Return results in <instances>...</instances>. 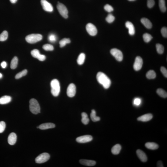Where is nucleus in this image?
Wrapping results in <instances>:
<instances>
[{"instance_id":"nucleus-1","label":"nucleus","mask_w":167,"mask_h":167,"mask_svg":"<svg viewBox=\"0 0 167 167\" xmlns=\"http://www.w3.org/2000/svg\"><path fill=\"white\" fill-rule=\"evenodd\" d=\"M96 78L98 82L105 89H108L110 86L111 84V80L103 73L98 72L97 74Z\"/></svg>"},{"instance_id":"nucleus-2","label":"nucleus","mask_w":167,"mask_h":167,"mask_svg":"<svg viewBox=\"0 0 167 167\" xmlns=\"http://www.w3.org/2000/svg\"><path fill=\"white\" fill-rule=\"evenodd\" d=\"M51 93L55 97L58 96L60 92V85L59 83L56 79L52 80L51 83Z\"/></svg>"},{"instance_id":"nucleus-3","label":"nucleus","mask_w":167,"mask_h":167,"mask_svg":"<svg viewBox=\"0 0 167 167\" xmlns=\"http://www.w3.org/2000/svg\"><path fill=\"white\" fill-rule=\"evenodd\" d=\"M29 109L33 114L35 115L40 112V108L36 100L32 98L30 100Z\"/></svg>"},{"instance_id":"nucleus-4","label":"nucleus","mask_w":167,"mask_h":167,"mask_svg":"<svg viewBox=\"0 0 167 167\" xmlns=\"http://www.w3.org/2000/svg\"><path fill=\"white\" fill-rule=\"evenodd\" d=\"M42 36L40 34H32L26 37V40L29 43H35L42 40Z\"/></svg>"},{"instance_id":"nucleus-5","label":"nucleus","mask_w":167,"mask_h":167,"mask_svg":"<svg viewBox=\"0 0 167 167\" xmlns=\"http://www.w3.org/2000/svg\"><path fill=\"white\" fill-rule=\"evenodd\" d=\"M58 3L57 8L58 12L64 18H68V11L66 7L63 4L58 2Z\"/></svg>"},{"instance_id":"nucleus-6","label":"nucleus","mask_w":167,"mask_h":167,"mask_svg":"<svg viewBox=\"0 0 167 167\" xmlns=\"http://www.w3.org/2000/svg\"><path fill=\"white\" fill-rule=\"evenodd\" d=\"M50 158V155L49 154L44 153L38 155L35 158L36 162L37 163H42L47 162L49 160Z\"/></svg>"},{"instance_id":"nucleus-7","label":"nucleus","mask_w":167,"mask_h":167,"mask_svg":"<svg viewBox=\"0 0 167 167\" xmlns=\"http://www.w3.org/2000/svg\"><path fill=\"white\" fill-rule=\"evenodd\" d=\"M110 52L111 55L115 57L117 60L118 61L122 60L123 55L122 52L120 50L116 48H113L111 50Z\"/></svg>"},{"instance_id":"nucleus-8","label":"nucleus","mask_w":167,"mask_h":167,"mask_svg":"<svg viewBox=\"0 0 167 167\" xmlns=\"http://www.w3.org/2000/svg\"><path fill=\"white\" fill-rule=\"evenodd\" d=\"M86 28L87 32L91 36H95L97 33V30L96 27L92 23H89L87 24Z\"/></svg>"},{"instance_id":"nucleus-9","label":"nucleus","mask_w":167,"mask_h":167,"mask_svg":"<svg viewBox=\"0 0 167 167\" xmlns=\"http://www.w3.org/2000/svg\"><path fill=\"white\" fill-rule=\"evenodd\" d=\"M143 64V61L142 58L140 56H137L135 58L134 63L133 65L134 69L136 71L140 70L142 67Z\"/></svg>"},{"instance_id":"nucleus-10","label":"nucleus","mask_w":167,"mask_h":167,"mask_svg":"<svg viewBox=\"0 0 167 167\" xmlns=\"http://www.w3.org/2000/svg\"><path fill=\"white\" fill-rule=\"evenodd\" d=\"M41 3L44 10L49 12L53 11V8L52 5L46 0H41Z\"/></svg>"},{"instance_id":"nucleus-11","label":"nucleus","mask_w":167,"mask_h":167,"mask_svg":"<svg viewBox=\"0 0 167 167\" xmlns=\"http://www.w3.org/2000/svg\"><path fill=\"white\" fill-rule=\"evenodd\" d=\"M93 139L92 136L89 135H86L81 136L77 138V142L79 143H84L91 142Z\"/></svg>"},{"instance_id":"nucleus-12","label":"nucleus","mask_w":167,"mask_h":167,"mask_svg":"<svg viewBox=\"0 0 167 167\" xmlns=\"http://www.w3.org/2000/svg\"><path fill=\"white\" fill-rule=\"evenodd\" d=\"M31 55L34 57L37 58L40 61L45 60L46 57L44 55H41L38 50L34 49L31 52Z\"/></svg>"},{"instance_id":"nucleus-13","label":"nucleus","mask_w":167,"mask_h":167,"mask_svg":"<svg viewBox=\"0 0 167 167\" xmlns=\"http://www.w3.org/2000/svg\"><path fill=\"white\" fill-rule=\"evenodd\" d=\"M67 95L69 97L72 98L75 96L76 93V87L74 84H70L67 89Z\"/></svg>"},{"instance_id":"nucleus-14","label":"nucleus","mask_w":167,"mask_h":167,"mask_svg":"<svg viewBox=\"0 0 167 167\" xmlns=\"http://www.w3.org/2000/svg\"><path fill=\"white\" fill-rule=\"evenodd\" d=\"M136 153L138 158L142 162H145L147 160V156L143 151L140 149H138L136 151Z\"/></svg>"},{"instance_id":"nucleus-15","label":"nucleus","mask_w":167,"mask_h":167,"mask_svg":"<svg viewBox=\"0 0 167 167\" xmlns=\"http://www.w3.org/2000/svg\"><path fill=\"white\" fill-rule=\"evenodd\" d=\"M153 117V115L152 114H147L139 117L137 118V120L139 121L146 122L151 120Z\"/></svg>"},{"instance_id":"nucleus-16","label":"nucleus","mask_w":167,"mask_h":167,"mask_svg":"<svg viewBox=\"0 0 167 167\" xmlns=\"http://www.w3.org/2000/svg\"><path fill=\"white\" fill-rule=\"evenodd\" d=\"M17 136L15 133L12 132L10 134L8 138V142L9 145H13L16 142Z\"/></svg>"},{"instance_id":"nucleus-17","label":"nucleus","mask_w":167,"mask_h":167,"mask_svg":"<svg viewBox=\"0 0 167 167\" xmlns=\"http://www.w3.org/2000/svg\"><path fill=\"white\" fill-rule=\"evenodd\" d=\"M126 27L128 29V33L129 35H134L135 30L134 27L132 23L127 21L125 24Z\"/></svg>"},{"instance_id":"nucleus-18","label":"nucleus","mask_w":167,"mask_h":167,"mask_svg":"<svg viewBox=\"0 0 167 167\" xmlns=\"http://www.w3.org/2000/svg\"><path fill=\"white\" fill-rule=\"evenodd\" d=\"M55 124L49 123L41 124L38 126L39 129L41 130H46L50 128H55Z\"/></svg>"},{"instance_id":"nucleus-19","label":"nucleus","mask_w":167,"mask_h":167,"mask_svg":"<svg viewBox=\"0 0 167 167\" xmlns=\"http://www.w3.org/2000/svg\"><path fill=\"white\" fill-rule=\"evenodd\" d=\"M80 162L81 164L88 166H93L95 165L96 162L95 161L81 159L80 160Z\"/></svg>"},{"instance_id":"nucleus-20","label":"nucleus","mask_w":167,"mask_h":167,"mask_svg":"<svg viewBox=\"0 0 167 167\" xmlns=\"http://www.w3.org/2000/svg\"><path fill=\"white\" fill-rule=\"evenodd\" d=\"M12 100V98L8 96H4L0 98V104H5L9 103Z\"/></svg>"},{"instance_id":"nucleus-21","label":"nucleus","mask_w":167,"mask_h":167,"mask_svg":"<svg viewBox=\"0 0 167 167\" xmlns=\"http://www.w3.org/2000/svg\"><path fill=\"white\" fill-rule=\"evenodd\" d=\"M141 22L147 28L150 29L152 28V24L151 21L147 18H142L141 20Z\"/></svg>"},{"instance_id":"nucleus-22","label":"nucleus","mask_w":167,"mask_h":167,"mask_svg":"<svg viewBox=\"0 0 167 167\" xmlns=\"http://www.w3.org/2000/svg\"><path fill=\"white\" fill-rule=\"evenodd\" d=\"M121 146L119 144H117L114 145L111 149V152L114 155H117L119 153L121 150Z\"/></svg>"},{"instance_id":"nucleus-23","label":"nucleus","mask_w":167,"mask_h":167,"mask_svg":"<svg viewBox=\"0 0 167 167\" xmlns=\"http://www.w3.org/2000/svg\"><path fill=\"white\" fill-rule=\"evenodd\" d=\"M145 146L148 149L151 150L157 149L159 146L157 144L154 142H147L145 144Z\"/></svg>"},{"instance_id":"nucleus-24","label":"nucleus","mask_w":167,"mask_h":167,"mask_svg":"<svg viewBox=\"0 0 167 167\" xmlns=\"http://www.w3.org/2000/svg\"><path fill=\"white\" fill-rule=\"evenodd\" d=\"M90 118L91 120L94 122H97L100 120L99 117L96 115V112L95 110H92L90 114Z\"/></svg>"},{"instance_id":"nucleus-25","label":"nucleus","mask_w":167,"mask_h":167,"mask_svg":"<svg viewBox=\"0 0 167 167\" xmlns=\"http://www.w3.org/2000/svg\"><path fill=\"white\" fill-rule=\"evenodd\" d=\"M81 116H82L81 121L82 123L85 125H87L89 121V118L88 117L87 114L86 113L83 112L81 114Z\"/></svg>"},{"instance_id":"nucleus-26","label":"nucleus","mask_w":167,"mask_h":167,"mask_svg":"<svg viewBox=\"0 0 167 167\" xmlns=\"http://www.w3.org/2000/svg\"><path fill=\"white\" fill-rule=\"evenodd\" d=\"M85 55L83 53H81L78 56L77 59V62L78 65H82L85 62Z\"/></svg>"},{"instance_id":"nucleus-27","label":"nucleus","mask_w":167,"mask_h":167,"mask_svg":"<svg viewBox=\"0 0 167 167\" xmlns=\"http://www.w3.org/2000/svg\"><path fill=\"white\" fill-rule=\"evenodd\" d=\"M18 58L15 56L13 58L11 63L10 67L12 69H15L18 66Z\"/></svg>"},{"instance_id":"nucleus-28","label":"nucleus","mask_w":167,"mask_h":167,"mask_svg":"<svg viewBox=\"0 0 167 167\" xmlns=\"http://www.w3.org/2000/svg\"><path fill=\"white\" fill-rule=\"evenodd\" d=\"M159 5L161 11L162 12H165L166 8L165 6V0H159Z\"/></svg>"},{"instance_id":"nucleus-29","label":"nucleus","mask_w":167,"mask_h":167,"mask_svg":"<svg viewBox=\"0 0 167 167\" xmlns=\"http://www.w3.org/2000/svg\"><path fill=\"white\" fill-rule=\"evenodd\" d=\"M157 93L163 98H165L167 97V92L162 88H158L157 90Z\"/></svg>"},{"instance_id":"nucleus-30","label":"nucleus","mask_w":167,"mask_h":167,"mask_svg":"<svg viewBox=\"0 0 167 167\" xmlns=\"http://www.w3.org/2000/svg\"><path fill=\"white\" fill-rule=\"evenodd\" d=\"M146 77L148 79H154L156 77V74L154 70H150L147 73Z\"/></svg>"},{"instance_id":"nucleus-31","label":"nucleus","mask_w":167,"mask_h":167,"mask_svg":"<svg viewBox=\"0 0 167 167\" xmlns=\"http://www.w3.org/2000/svg\"><path fill=\"white\" fill-rule=\"evenodd\" d=\"M71 42L69 38H64L61 40L59 42L60 47L63 48L65 47L67 44Z\"/></svg>"},{"instance_id":"nucleus-32","label":"nucleus","mask_w":167,"mask_h":167,"mask_svg":"<svg viewBox=\"0 0 167 167\" xmlns=\"http://www.w3.org/2000/svg\"><path fill=\"white\" fill-rule=\"evenodd\" d=\"M8 34L6 31H4L0 35V41H4L6 40L8 38Z\"/></svg>"},{"instance_id":"nucleus-33","label":"nucleus","mask_w":167,"mask_h":167,"mask_svg":"<svg viewBox=\"0 0 167 167\" xmlns=\"http://www.w3.org/2000/svg\"><path fill=\"white\" fill-rule=\"evenodd\" d=\"M143 37L144 41L147 43L149 42L153 38L152 36L148 33L144 34Z\"/></svg>"},{"instance_id":"nucleus-34","label":"nucleus","mask_w":167,"mask_h":167,"mask_svg":"<svg viewBox=\"0 0 167 167\" xmlns=\"http://www.w3.org/2000/svg\"><path fill=\"white\" fill-rule=\"evenodd\" d=\"M27 73V71L26 69L24 70L21 72L17 74L15 76V78L16 79H20L22 77L25 76Z\"/></svg>"},{"instance_id":"nucleus-35","label":"nucleus","mask_w":167,"mask_h":167,"mask_svg":"<svg viewBox=\"0 0 167 167\" xmlns=\"http://www.w3.org/2000/svg\"><path fill=\"white\" fill-rule=\"evenodd\" d=\"M157 51L158 54H162L163 53L164 51V48L162 45L160 44H157L156 45Z\"/></svg>"},{"instance_id":"nucleus-36","label":"nucleus","mask_w":167,"mask_h":167,"mask_svg":"<svg viewBox=\"0 0 167 167\" xmlns=\"http://www.w3.org/2000/svg\"><path fill=\"white\" fill-rule=\"evenodd\" d=\"M42 48L46 51H52L54 49L53 46L49 44H45L43 46Z\"/></svg>"},{"instance_id":"nucleus-37","label":"nucleus","mask_w":167,"mask_h":167,"mask_svg":"<svg viewBox=\"0 0 167 167\" xmlns=\"http://www.w3.org/2000/svg\"><path fill=\"white\" fill-rule=\"evenodd\" d=\"M106 21L109 23H111L113 22L115 20V18L111 14H108L105 19Z\"/></svg>"},{"instance_id":"nucleus-38","label":"nucleus","mask_w":167,"mask_h":167,"mask_svg":"<svg viewBox=\"0 0 167 167\" xmlns=\"http://www.w3.org/2000/svg\"><path fill=\"white\" fill-rule=\"evenodd\" d=\"M57 38L55 35L53 34H51L48 37V40L49 42H54L56 40Z\"/></svg>"},{"instance_id":"nucleus-39","label":"nucleus","mask_w":167,"mask_h":167,"mask_svg":"<svg viewBox=\"0 0 167 167\" xmlns=\"http://www.w3.org/2000/svg\"><path fill=\"white\" fill-rule=\"evenodd\" d=\"M6 128V124L4 121L0 122V133H2L5 131Z\"/></svg>"},{"instance_id":"nucleus-40","label":"nucleus","mask_w":167,"mask_h":167,"mask_svg":"<svg viewBox=\"0 0 167 167\" xmlns=\"http://www.w3.org/2000/svg\"><path fill=\"white\" fill-rule=\"evenodd\" d=\"M104 9L105 11L109 12H110L113 11L114 9L113 8L108 4H107L104 7Z\"/></svg>"},{"instance_id":"nucleus-41","label":"nucleus","mask_w":167,"mask_h":167,"mask_svg":"<svg viewBox=\"0 0 167 167\" xmlns=\"http://www.w3.org/2000/svg\"><path fill=\"white\" fill-rule=\"evenodd\" d=\"M141 102H142V101L140 98H136L134 99L133 103L134 105L135 106H138L141 104Z\"/></svg>"},{"instance_id":"nucleus-42","label":"nucleus","mask_w":167,"mask_h":167,"mask_svg":"<svg viewBox=\"0 0 167 167\" xmlns=\"http://www.w3.org/2000/svg\"><path fill=\"white\" fill-rule=\"evenodd\" d=\"M161 32L162 33V36L167 38V28L165 27H163L162 28L161 30Z\"/></svg>"},{"instance_id":"nucleus-43","label":"nucleus","mask_w":167,"mask_h":167,"mask_svg":"<svg viewBox=\"0 0 167 167\" xmlns=\"http://www.w3.org/2000/svg\"><path fill=\"white\" fill-rule=\"evenodd\" d=\"M155 5L154 0H148L147 6L148 8H151L153 7Z\"/></svg>"},{"instance_id":"nucleus-44","label":"nucleus","mask_w":167,"mask_h":167,"mask_svg":"<svg viewBox=\"0 0 167 167\" xmlns=\"http://www.w3.org/2000/svg\"><path fill=\"white\" fill-rule=\"evenodd\" d=\"M161 71L163 75L165 78H167V70L166 68L164 67H162L161 68Z\"/></svg>"},{"instance_id":"nucleus-45","label":"nucleus","mask_w":167,"mask_h":167,"mask_svg":"<svg viewBox=\"0 0 167 167\" xmlns=\"http://www.w3.org/2000/svg\"><path fill=\"white\" fill-rule=\"evenodd\" d=\"M1 66L3 68H5L6 67L7 64L5 61H3L1 64Z\"/></svg>"},{"instance_id":"nucleus-46","label":"nucleus","mask_w":167,"mask_h":167,"mask_svg":"<svg viewBox=\"0 0 167 167\" xmlns=\"http://www.w3.org/2000/svg\"><path fill=\"white\" fill-rule=\"evenodd\" d=\"M157 166L158 167H164L161 161H158L157 164Z\"/></svg>"},{"instance_id":"nucleus-47","label":"nucleus","mask_w":167,"mask_h":167,"mask_svg":"<svg viewBox=\"0 0 167 167\" xmlns=\"http://www.w3.org/2000/svg\"><path fill=\"white\" fill-rule=\"evenodd\" d=\"M17 1L18 0H10L11 2L12 3V4L15 3L17 2Z\"/></svg>"},{"instance_id":"nucleus-48","label":"nucleus","mask_w":167,"mask_h":167,"mask_svg":"<svg viewBox=\"0 0 167 167\" xmlns=\"http://www.w3.org/2000/svg\"><path fill=\"white\" fill-rule=\"evenodd\" d=\"M3 77L2 74L1 73H0V79L2 78Z\"/></svg>"},{"instance_id":"nucleus-49","label":"nucleus","mask_w":167,"mask_h":167,"mask_svg":"<svg viewBox=\"0 0 167 167\" xmlns=\"http://www.w3.org/2000/svg\"><path fill=\"white\" fill-rule=\"evenodd\" d=\"M129 1H135V0H129Z\"/></svg>"}]
</instances>
